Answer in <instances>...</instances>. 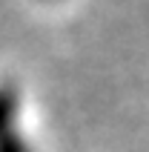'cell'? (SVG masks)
Here are the masks:
<instances>
[{
	"label": "cell",
	"instance_id": "cell-1",
	"mask_svg": "<svg viewBox=\"0 0 149 152\" xmlns=\"http://www.w3.org/2000/svg\"><path fill=\"white\" fill-rule=\"evenodd\" d=\"M20 115V92L9 83H0V138L17 126Z\"/></svg>",
	"mask_w": 149,
	"mask_h": 152
},
{
	"label": "cell",
	"instance_id": "cell-2",
	"mask_svg": "<svg viewBox=\"0 0 149 152\" xmlns=\"http://www.w3.org/2000/svg\"><path fill=\"white\" fill-rule=\"evenodd\" d=\"M0 152H34L32 141L23 135V129L15 126V129H9L6 135L0 138Z\"/></svg>",
	"mask_w": 149,
	"mask_h": 152
}]
</instances>
